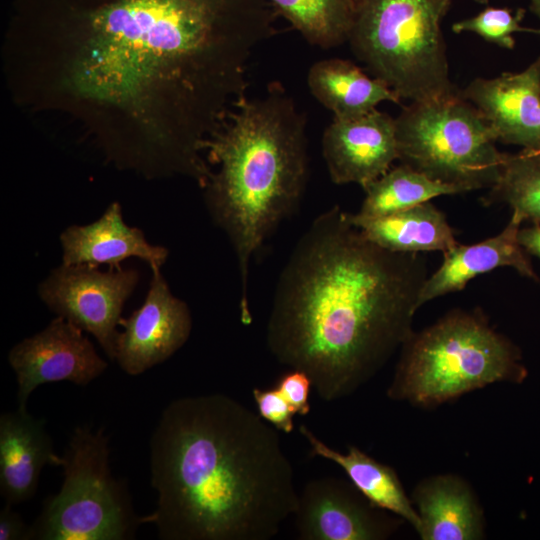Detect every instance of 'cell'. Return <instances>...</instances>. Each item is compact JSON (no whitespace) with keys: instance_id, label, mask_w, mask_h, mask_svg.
<instances>
[{"instance_id":"31","label":"cell","mask_w":540,"mask_h":540,"mask_svg":"<svg viewBox=\"0 0 540 540\" xmlns=\"http://www.w3.org/2000/svg\"><path fill=\"white\" fill-rule=\"evenodd\" d=\"M476 2L480 4H488L489 0H475Z\"/></svg>"},{"instance_id":"24","label":"cell","mask_w":540,"mask_h":540,"mask_svg":"<svg viewBox=\"0 0 540 540\" xmlns=\"http://www.w3.org/2000/svg\"><path fill=\"white\" fill-rule=\"evenodd\" d=\"M483 201L505 204L524 221L540 224V149L507 153L499 178Z\"/></svg>"},{"instance_id":"22","label":"cell","mask_w":540,"mask_h":540,"mask_svg":"<svg viewBox=\"0 0 540 540\" xmlns=\"http://www.w3.org/2000/svg\"><path fill=\"white\" fill-rule=\"evenodd\" d=\"M362 0H268L310 44L330 49L347 42Z\"/></svg>"},{"instance_id":"9","label":"cell","mask_w":540,"mask_h":540,"mask_svg":"<svg viewBox=\"0 0 540 540\" xmlns=\"http://www.w3.org/2000/svg\"><path fill=\"white\" fill-rule=\"evenodd\" d=\"M139 282L135 269L102 272L87 264H61L39 284L38 295L57 316L92 334L114 360L123 306Z\"/></svg>"},{"instance_id":"17","label":"cell","mask_w":540,"mask_h":540,"mask_svg":"<svg viewBox=\"0 0 540 540\" xmlns=\"http://www.w3.org/2000/svg\"><path fill=\"white\" fill-rule=\"evenodd\" d=\"M45 420L17 409L0 416V492L7 504L32 498L47 464L61 466Z\"/></svg>"},{"instance_id":"13","label":"cell","mask_w":540,"mask_h":540,"mask_svg":"<svg viewBox=\"0 0 540 540\" xmlns=\"http://www.w3.org/2000/svg\"><path fill=\"white\" fill-rule=\"evenodd\" d=\"M322 154L333 183L364 188L398 160L395 118L377 109L354 119L333 118L323 133Z\"/></svg>"},{"instance_id":"11","label":"cell","mask_w":540,"mask_h":540,"mask_svg":"<svg viewBox=\"0 0 540 540\" xmlns=\"http://www.w3.org/2000/svg\"><path fill=\"white\" fill-rule=\"evenodd\" d=\"M293 516L302 540H382L398 525L351 482L327 476L304 485Z\"/></svg>"},{"instance_id":"1","label":"cell","mask_w":540,"mask_h":540,"mask_svg":"<svg viewBox=\"0 0 540 540\" xmlns=\"http://www.w3.org/2000/svg\"><path fill=\"white\" fill-rule=\"evenodd\" d=\"M268 0H14L2 69L23 110L148 180L209 174L203 146L275 33Z\"/></svg>"},{"instance_id":"23","label":"cell","mask_w":540,"mask_h":540,"mask_svg":"<svg viewBox=\"0 0 540 540\" xmlns=\"http://www.w3.org/2000/svg\"><path fill=\"white\" fill-rule=\"evenodd\" d=\"M363 189L365 198L357 214L364 217L384 216L437 196L463 193L457 186L432 180L402 163Z\"/></svg>"},{"instance_id":"21","label":"cell","mask_w":540,"mask_h":540,"mask_svg":"<svg viewBox=\"0 0 540 540\" xmlns=\"http://www.w3.org/2000/svg\"><path fill=\"white\" fill-rule=\"evenodd\" d=\"M299 432L308 443L311 456L339 465L372 505L395 514L417 532L420 525L418 513L390 466L376 461L356 446H349L345 453H341L324 443L306 425H300Z\"/></svg>"},{"instance_id":"25","label":"cell","mask_w":540,"mask_h":540,"mask_svg":"<svg viewBox=\"0 0 540 540\" xmlns=\"http://www.w3.org/2000/svg\"><path fill=\"white\" fill-rule=\"evenodd\" d=\"M524 15V9H517L513 13V10L505 7H486L477 15L454 23L452 31L455 33L473 32L502 48L513 49L515 40L512 34L514 32L537 31L520 25Z\"/></svg>"},{"instance_id":"8","label":"cell","mask_w":540,"mask_h":540,"mask_svg":"<svg viewBox=\"0 0 540 540\" xmlns=\"http://www.w3.org/2000/svg\"><path fill=\"white\" fill-rule=\"evenodd\" d=\"M102 430L77 427L62 456L64 480L31 525V539L123 540L141 523L109 466Z\"/></svg>"},{"instance_id":"30","label":"cell","mask_w":540,"mask_h":540,"mask_svg":"<svg viewBox=\"0 0 540 540\" xmlns=\"http://www.w3.org/2000/svg\"><path fill=\"white\" fill-rule=\"evenodd\" d=\"M530 9L540 19V0H530Z\"/></svg>"},{"instance_id":"16","label":"cell","mask_w":540,"mask_h":540,"mask_svg":"<svg viewBox=\"0 0 540 540\" xmlns=\"http://www.w3.org/2000/svg\"><path fill=\"white\" fill-rule=\"evenodd\" d=\"M522 222V217L512 212L510 221L497 235L476 244H457L443 253V263L427 277L421 289L419 308L430 300L462 290L471 279L499 267H512L520 275L540 283L519 242Z\"/></svg>"},{"instance_id":"15","label":"cell","mask_w":540,"mask_h":540,"mask_svg":"<svg viewBox=\"0 0 540 540\" xmlns=\"http://www.w3.org/2000/svg\"><path fill=\"white\" fill-rule=\"evenodd\" d=\"M62 263L87 264L110 269L136 257L149 264L151 270H161L169 252L166 247L149 243L143 231L127 225L119 202L114 201L100 218L86 225H71L60 234Z\"/></svg>"},{"instance_id":"3","label":"cell","mask_w":540,"mask_h":540,"mask_svg":"<svg viewBox=\"0 0 540 540\" xmlns=\"http://www.w3.org/2000/svg\"><path fill=\"white\" fill-rule=\"evenodd\" d=\"M151 523L163 540H270L298 507L278 430L225 394L182 397L150 441Z\"/></svg>"},{"instance_id":"2","label":"cell","mask_w":540,"mask_h":540,"mask_svg":"<svg viewBox=\"0 0 540 540\" xmlns=\"http://www.w3.org/2000/svg\"><path fill=\"white\" fill-rule=\"evenodd\" d=\"M427 274L421 253L378 246L334 206L314 219L279 276L268 348L304 371L324 401L347 397L413 333Z\"/></svg>"},{"instance_id":"18","label":"cell","mask_w":540,"mask_h":540,"mask_svg":"<svg viewBox=\"0 0 540 540\" xmlns=\"http://www.w3.org/2000/svg\"><path fill=\"white\" fill-rule=\"evenodd\" d=\"M420 519L422 540H477L484 536L485 519L470 485L454 474L421 481L411 498Z\"/></svg>"},{"instance_id":"7","label":"cell","mask_w":540,"mask_h":540,"mask_svg":"<svg viewBox=\"0 0 540 540\" xmlns=\"http://www.w3.org/2000/svg\"><path fill=\"white\" fill-rule=\"evenodd\" d=\"M398 160L462 192L490 188L507 153L480 111L458 93L411 102L395 118Z\"/></svg>"},{"instance_id":"6","label":"cell","mask_w":540,"mask_h":540,"mask_svg":"<svg viewBox=\"0 0 540 540\" xmlns=\"http://www.w3.org/2000/svg\"><path fill=\"white\" fill-rule=\"evenodd\" d=\"M452 0H362L349 42L369 73L401 99L458 93L449 77L441 23Z\"/></svg>"},{"instance_id":"14","label":"cell","mask_w":540,"mask_h":540,"mask_svg":"<svg viewBox=\"0 0 540 540\" xmlns=\"http://www.w3.org/2000/svg\"><path fill=\"white\" fill-rule=\"evenodd\" d=\"M459 94L480 111L497 141L540 149V56L522 72L476 78Z\"/></svg>"},{"instance_id":"12","label":"cell","mask_w":540,"mask_h":540,"mask_svg":"<svg viewBox=\"0 0 540 540\" xmlns=\"http://www.w3.org/2000/svg\"><path fill=\"white\" fill-rule=\"evenodd\" d=\"M114 361L128 375L136 376L160 364L188 340L192 318L187 303L172 294L161 274L152 278L143 304L121 318Z\"/></svg>"},{"instance_id":"5","label":"cell","mask_w":540,"mask_h":540,"mask_svg":"<svg viewBox=\"0 0 540 540\" xmlns=\"http://www.w3.org/2000/svg\"><path fill=\"white\" fill-rule=\"evenodd\" d=\"M387 395L432 408L496 382L521 383L527 370L518 348L479 311L453 310L412 333Z\"/></svg>"},{"instance_id":"27","label":"cell","mask_w":540,"mask_h":540,"mask_svg":"<svg viewBox=\"0 0 540 540\" xmlns=\"http://www.w3.org/2000/svg\"><path fill=\"white\" fill-rule=\"evenodd\" d=\"M274 387L286 399L295 414L305 416L310 413L309 395L312 381L304 371L291 369L278 379Z\"/></svg>"},{"instance_id":"26","label":"cell","mask_w":540,"mask_h":540,"mask_svg":"<svg viewBox=\"0 0 540 540\" xmlns=\"http://www.w3.org/2000/svg\"><path fill=\"white\" fill-rule=\"evenodd\" d=\"M258 414L278 431L291 433L294 429L293 418L296 415L292 407L277 390L254 388L252 391Z\"/></svg>"},{"instance_id":"20","label":"cell","mask_w":540,"mask_h":540,"mask_svg":"<svg viewBox=\"0 0 540 540\" xmlns=\"http://www.w3.org/2000/svg\"><path fill=\"white\" fill-rule=\"evenodd\" d=\"M307 84L315 99L336 119L358 118L381 102L400 104L402 100L385 82L340 58L315 62L309 68Z\"/></svg>"},{"instance_id":"10","label":"cell","mask_w":540,"mask_h":540,"mask_svg":"<svg viewBox=\"0 0 540 540\" xmlns=\"http://www.w3.org/2000/svg\"><path fill=\"white\" fill-rule=\"evenodd\" d=\"M8 362L16 374L18 409L41 384L69 381L85 386L106 369L83 330L57 316L43 330L14 345Z\"/></svg>"},{"instance_id":"19","label":"cell","mask_w":540,"mask_h":540,"mask_svg":"<svg viewBox=\"0 0 540 540\" xmlns=\"http://www.w3.org/2000/svg\"><path fill=\"white\" fill-rule=\"evenodd\" d=\"M349 218L367 239L393 252L445 253L458 244L445 214L430 201L384 216Z\"/></svg>"},{"instance_id":"29","label":"cell","mask_w":540,"mask_h":540,"mask_svg":"<svg viewBox=\"0 0 540 540\" xmlns=\"http://www.w3.org/2000/svg\"><path fill=\"white\" fill-rule=\"evenodd\" d=\"M518 238L526 252L540 259V224L533 223L529 227L520 228Z\"/></svg>"},{"instance_id":"4","label":"cell","mask_w":540,"mask_h":540,"mask_svg":"<svg viewBox=\"0 0 540 540\" xmlns=\"http://www.w3.org/2000/svg\"><path fill=\"white\" fill-rule=\"evenodd\" d=\"M209 174L201 187L212 221L229 239L240 278V311L250 319L252 258L298 208L309 158L306 116L279 84L234 104L203 146Z\"/></svg>"},{"instance_id":"28","label":"cell","mask_w":540,"mask_h":540,"mask_svg":"<svg viewBox=\"0 0 540 540\" xmlns=\"http://www.w3.org/2000/svg\"><path fill=\"white\" fill-rule=\"evenodd\" d=\"M31 526H28L12 505L7 504L0 511V540H30Z\"/></svg>"}]
</instances>
